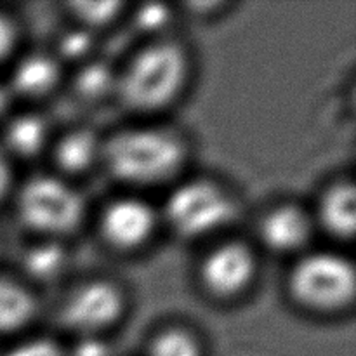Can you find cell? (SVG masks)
Listing matches in <instances>:
<instances>
[{"instance_id":"22","label":"cell","mask_w":356,"mask_h":356,"mask_svg":"<svg viewBox=\"0 0 356 356\" xmlns=\"http://www.w3.org/2000/svg\"><path fill=\"white\" fill-rule=\"evenodd\" d=\"M17 40V30L13 19L3 14H0V61L7 58L13 52Z\"/></svg>"},{"instance_id":"9","label":"cell","mask_w":356,"mask_h":356,"mask_svg":"<svg viewBox=\"0 0 356 356\" xmlns=\"http://www.w3.org/2000/svg\"><path fill=\"white\" fill-rule=\"evenodd\" d=\"M259 235L271 252H296L312 240L313 218L301 205H277L261 219Z\"/></svg>"},{"instance_id":"24","label":"cell","mask_w":356,"mask_h":356,"mask_svg":"<svg viewBox=\"0 0 356 356\" xmlns=\"http://www.w3.org/2000/svg\"><path fill=\"white\" fill-rule=\"evenodd\" d=\"M10 181H13V174H10L9 160H7L6 152L0 149V202L9 193Z\"/></svg>"},{"instance_id":"16","label":"cell","mask_w":356,"mask_h":356,"mask_svg":"<svg viewBox=\"0 0 356 356\" xmlns=\"http://www.w3.org/2000/svg\"><path fill=\"white\" fill-rule=\"evenodd\" d=\"M73 92L83 103H103L117 92V73L104 63H87L73 79Z\"/></svg>"},{"instance_id":"4","label":"cell","mask_w":356,"mask_h":356,"mask_svg":"<svg viewBox=\"0 0 356 356\" xmlns=\"http://www.w3.org/2000/svg\"><path fill=\"white\" fill-rule=\"evenodd\" d=\"M236 214L232 195L209 179H190L170 191L163 205L167 226L181 238L195 240L225 228Z\"/></svg>"},{"instance_id":"5","label":"cell","mask_w":356,"mask_h":356,"mask_svg":"<svg viewBox=\"0 0 356 356\" xmlns=\"http://www.w3.org/2000/svg\"><path fill=\"white\" fill-rule=\"evenodd\" d=\"M289 292L306 309L339 312L355 299L353 264L334 252L308 254L291 270Z\"/></svg>"},{"instance_id":"25","label":"cell","mask_w":356,"mask_h":356,"mask_svg":"<svg viewBox=\"0 0 356 356\" xmlns=\"http://www.w3.org/2000/svg\"><path fill=\"white\" fill-rule=\"evenodd\" d=\"M221 6L219 2H198V3H188V7H191V9H197L198 13H202V10H209V9H218V7Z\"/></svg>"},{"instance_id":"26","label":"cell","mask_w":356,"mask_h":356,"mask_svg":"<svg viewBox=\"0 0 356 356\" xmlns=\"http://www.w3.org/2000/svg\"><path fill=\"white\" fill-rule=\"evenodd\" d=\"M6 104H7V92L2 86H0V113L6 110Z\"/></svg>"},{"instance_id":"14","label":"cell","mask_w":356,"mask_h":356,"mask_svg":"<svg viewBox=\"0 0 356 356\" xmlns=\"http://www.w3.org/2000/svg\"><path fill=\"white\" fill-rule=\"evenodd\" d=\"M3 139H6V149L10 155L31 159L37 156L47 143V124L38 115H17L7 124Z\"/></svg>"},{"instance_id":"18","label":"cell","mask_w":356,"mask_h":356,"mask_svg":"<svg viewBox=\"0 0 356 356\" xmlns=\"http://www.w3.org/2000/svg\"><path fill=\"white\" fill-rule=\"evenodd\" d=\"M124 7L120 2H70L68 9L73 16L80 21V28L90 31L97 28H104L118 16V10Z\"/></svg>"},{"instance_id":"2","label":"cell","mask_w":356,"mask_h":356,"mask_svg":"<svg viewBox=\"0 0 356 356\" xmlns=\"http://www.w3.org/2000/svg\"><path fill=\"white\" fill-rule=\"evenodd\" d=\"M188 54L172 40H156L136 52L117 73V92L127 110L152 113L169 106L188 79Z\"/></svg>"},{"instance_id":"7","label":"cell","mask_w":356,"mask_h":356,"mask_svg":"<svg viewBox=\"0 0 356 356\" xmlns=\"http://www.w3.org/2000/svg\"><path fill=\"white\" fill-rule=\"evenodd\" d=\"M257 259L252 247L242 240L219 243L204 257L200 280L205 291L218 299H229L242 294L254 282Z\"/></svg>"},{"instance_id":"10","label":"cell","mask_w":356,"mask_h":356,"mask_svg":"<svg viewBox=\"0 0 356 356\" xmlns=\"http://www.w3.org/2000/svg\"><path fill=\"white\" fill-rule=\"evenodd\" d=\"M61 79V66L49 54H28L14 66L10 87L23 97H44L56 89Z\"/></svg>"},{"instance_id":"21","label":"cell","mask_w":356,"mask_h":356,"mask_svg":"<svg viewBox=\"0 0 356 356\" xmlns=\"http://www.w3.org/2000/svg\"><path fill=\"white\" fill-rule=\"evenodd\" d=\"M2 356H66V353L52 339L35 337V339H28L16 344Z\"/></svg>"},{"instance_id":"13","label":"cell","mask_w":356,"mask_h":356,"mask_svg":"<svg viewBox=\"0 0 356 356\" xmlns=\"http://www.w3.org/2000/svg\"><path fill=\"white\" fill-rule=\"evenodd\" d=\"M37 301L30 289L16 280L0 277V334L17 332L30 325Z\"/></svg>"},{"instance_id":"19","label":"cell","mask_w":356,"mask_h":356,"mask_svg":"<svg viewBox=\"0 0 356 356\" xmlns=\"http://www.w3.org/2000/svg\"><path fill=\"white\" fill-rule=\"evenodd\" d=\"M92 45V33L83 28H76L63 35L61 40L58 42V51L66 61H79L89 54Z\"/></svg>"},{"instance_id":"17","label":"cell","mask_w":356,"mask_h":356,"mask_svg":"<svg viewBox=\"0 0 356 356\" xmlns=\"http://www.w3.org/2000/svg\"><path fill=\"white\" fill-rule=\"evenodd\" d=\"M149 356H202V348L193 334L172 327L153 337Z\"/></svg>"},{"instance_id":"23","label":"cell","mask_w":356,"mask_h":356,"mask_svg":"<svg viewBox=\"0 0 356 356\" xmlns=\"http://www.w3.org/2000/svg\"><path fill=\"white\" fill-rule=\"evenodd\" d=\"M106 344L101 343L97 337H80L79 343L73 348L72 356H106Z\"/></svg>"},{"instance_id":"11","label":"cell","mask_w":356,"mask_h":356,"mask_svg":"<svg viewBox=\"0 0 356 356\" xmlns=\"http://www.w3.org/2000/svg\"><path fill=\"white\" fill-rule=\"evenodd\" d=\"M103 141L94 131L86 127L73 129L63 134L54 146V162L70 176L83 174L101 162Z\"/></svg>"},{"instance_id":"1","label":"cell","mask_w":356,"mask_h":356,"mask_svg":"<svg viewBox=\"0 0 356 356\" xmlns=\"http://www.w3.org/2000/svg\"><path fill=\"white\" fill-rule=\"evenodd\" d=\"M188 159V145L165 127H127L103 141L101 163L129 186H159L174 179Z\"/></svg>"},{"instance_id":"8","label":"cell","mask_w":356,"mask_h":356,"mask_svg":"<svg viewBox=\"0 0 356 356\" xmlns=\"http://www.w3.org/2000/svg\"><path fill=\"white\" fill-rule=\"evenodd\" d=\"M159 225V214L143 198H117L104 207L99 232L104 242L120 252H132L148 243Z\"/></svg>"},{"instance_id":"20","label":"cell","mask_w":356,"mask_h":356,"mask_svg":"<svg viewBox=\"0 0 356 356\" xmlns=\"http://www.w3.org/2000/svg\"><path fill=\"white\" fill-rule=\"evenodd\" d=\"M170 19V10L160 3H145L138 7L134 13V26L145 33H155V31L165 28Z\"/></svg>"},{"instance_id":"15","label":"cell","mask_w":356,"mask_h":356,"mask_svg":"<svg viewBox=\"0 0 356 356\" xmlns=\"http://www.w3.org/2000/svg\"><path fill=\"white\" fill-rule=\"evenodd\" d=\"M66 252L54 240H44L28 247L21 257V268L24 275L38 284H51L58 280L66 270Z\"/></svg>"},{"instance_id":"3","label":"cell","mask_w":356,"mask_h":356,"mask_svg":"<svg viewBox=\"0 0 356 356\" xmlns=\"http://www.w3.org/2000/svg\"><path fill=\"white\" fill-rule=\"evenodd\" d=\"M21 225L44 238H56L75 232L86 212L82 197L66 181L37 176L21 186L16 198Z\"/></svg>"},{"instance_id":"12","label":"cell","mask_w":356,"mask_h":356,"mask_svg":"<svg viewBox=\"0 0 356 356\" xmlns=\"http://www.w3.org/2000/svg\"><path fill=\"white\" fill-rule=\"evenodd\" d=\"M356 195L350 181L327 188L318 204V221L336 238L350 240L355 235Z\"/></svg>"},{"instance_id":"6","label":"cell","mask_w":356,"mask_h":356,"mask_svg":"<svg viewBox=\"0 0 356 356\" xmlns=\"http://www.w3.org/2000/svg\"><path fill=\"white\" fill-rule=\"evenodd\" d=\"M120 289L108 280H90L72 291L59 306V323L80 337H96L124 313Z\"/></svg>"}]
</instances>
